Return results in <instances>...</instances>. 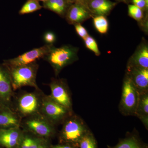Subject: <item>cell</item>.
Here are the masks:
<instances>
[{
    "instance_id": "35",
    "label": "cell",
    "mask_w": 148,
    "mask_h": 148,
    "mask_svg": "<svg viewBox=\"0 0 148 148\" xmlns=\"http://www.w3.org/2000/svg\"><path fill=\"white\" fill-rule=\"evenodd\" d=\"M0 148H2V147H1V146H0Z\"/></svg>"
},
{
    "instance_id": "13",
    "label": "cell",
    "mask_w": 148,
    "mask_h": 148,
    "mask_svg": "<svg viewBox=\"0 0 148 148\" xmlns=\"http://www.w3.org/2000/svg\"><path fill=\"white\" fill-rule=\"evenodd\" d=\"M21 120L18 114L10 107L0 106V129L20 127Z\"/></svg>"
},
{
    "instance_id": "14",
    "label": "cell",
    "mask_w": 148,
    "mask_h": 148,
    "mask_svg": "<svg viewBox=\"0 0 148 148\" xmlns=\"http://www.w3.org/2000/svg\"><path fill=\"white\" fill-rule=\"evenodd\" d=\"M90 16L89 12L84 5L75 3L71 6L66 14V19L70 24H80Z\"/></svg>"
},
{
    "instance_id": "18",
    "label": "cell",
    "mask_w": 148,
    "mask_h": 148,
    "mask_svg": "<svg viewBox=\"0 0 148 148\" xmlns=\"http://www.w3.org/2000/svg\"><path fill=\"white\" fill-rule=\"evenodd\" d=\"M68 0H47L43 2V7L61 16L66 15L68 10Z\"/></svg>"
},
{
    "instance_id": "32",
    "label": "cell",
    "mask_w": 148,
    "mask_h": 148,
    "mask_svg": "<svg viewBox=\"0 0 148 148\" xmlns=\"http://www.w3.org/2000/svg\"><path fill=\"white\" fill-rule=\"evenodd\" d=\"M146 4V8L148 9V0H144Z\"/></svg>"
},
{
    "instance_id": "33",
    "label": "cell",
    "mask_w": 148,
    "mask_h": 148,
    "mask_svg": "<svg viewBox=\"0 0 148 148\" xmlns=\"http://www.w3.org/2000/svg\"><path fill=\"white\" fill-rule=\"evenodd\" d=\"M36 1H42L43 2H44L46 1H47V0H36Z\"/></svg>"
},
{
    "instance_id": "10",
    "label": "cell",
    "mask_w": 148,
    "mask_h": 148,
    "mask_svg": "<svg viewBox=\"0 0 148 148\" xmlns=\"http://www.w3.org/2000/svg\"><path fill=\"white\" fill-rule=\"evenodd\" d=\"M14 95L8 69L3 64H0V106L11 108Z\"/></svg>"
},
{
    "instance_id": "25",
    "label": "cell",
    "mask_w": 148,
    "mask_h": 148,
    "mask_svg": "<svg viewBox=\"0 0 148 148\" xmlns=\"http://www.w3.org/2000/svg\"><path fill=\"white\" fill-rule=\"evenodd\" d=\"M128 12L131 17L138 21H140L143 17L142 10L134 5H128Z\"/></svg>"
},
{
    "instance_id": "26",
    "label": "cell",
    "mask_w": 148,
    "mask_h": 148,
    "mask_svg": "<svg viewBox=\"0 0 148 148\" xmlns=\"http://www.w3.org/2000/svg\"><path fill=\"white\" fill-rule=\"evenodd\" d=\"M43 40L46 44L53 45L56 40V37L53 32H47L44 35Z\"/></svg>"
},
{
    "instance_id": "30",
    "label": "cell",
    "mask_w": 148,
    "mask_h": 148,
    "mask_svg": "<svg viewBox=\"0 0 148 148\" xmlns=\"http://www.w3.org/2000/svg\"><path fill=\"white\" fill-rule=\"evenodd\" d=\"M49 141V140H46L38 148H49L51 145Z\"/></svg>"
},
{
    "instance_id": "9",
    "label": "cell",
    "mask_w": 148,
    "mask_h": 148,
    "mask_svg": "<svg viewBox=\"0 0 148 148\" xmlns=\"http://www.w3.org/2000/svg\"><path fill=\"white\" fill-rule=\"evenodd\" d=\"M49 86L50 88L51 98L69 110L73 112L71 94L66 80L52 79Z\"/></svg>"
},
{
    "instance_id": "31",
    "label": "cell",
    "mask_w": 148,
    "mask_h": 148,
    "mask_svg": "<svg viewBox=\"0 0 148 148\" xmlns=\"http://www.w3.org/2000/svg\"><path fill=\"white\" fill-rule=\"evenodd\" d=\"M69 1H72L75 2L76 3L84 5V0H69Z\"/></svg>"
},
{
    "instance_id": "28",
    "label": "cell",
    "mask_w": 148,
    "mask_h": 148,
    "mask_svg": "<svg viewBox=\"0 0 148 148\" xmlns=\"http://www.w3.org/2000/svg\"><path fill=\"white\" fill-rule=\"evenodd\" d=\"M134 5L139 8L143 9L146 8V4L144 0H132Z\"/></svg>"
},
{
    "instance_id": "5",
    "label": "cell",
    "mask_w": 148,
    "mask_h": 148,
    "mask_svg": "<svg viewBox=\"0 0 148 148\" xmlns=\"http://www.w3.org/2000/svg\"><path fill=\"white\" fill-rule=\"evenodd\" d=\"M20 127L25 132L48 140L56 133V126L40 113L22 119Z\"/></svg>"
},
{
    "instance_id": "4",
    "label": "cell",
    "mask_w": 148,
    "mask_h": 148,
    "mask_svg": "<svg viewBox=\"0 0 148 148\" xmlns=\"http://www.w3.org/2000/svg\"><path fill=\"white\" fill-rule=\"evenodd\" d=\"M39 65L37 62L28 65L8 69L14 91L24 86L39 89L36 82Z\"/></svg>"
},
{
    "instance_id": "12",
    "label": "cell",
    "mask_w": 148,
    "mask_h": 148,
    "mask_svg": "<svg viewBox=\"0 0 148 148\" xmlns=\"http://www.w3.org/2000/svg\"><path fill=\"white\" fill-rule=\"evenodd\" d=\"M126 75L131 80L139 93L148 92V69L127 67Z\"/></svg>"
},
{
    "instance_id": "8",
    "label": "cell",
    "mask_w": 148,
    "mask_h": 148,
    "mask_svg": "<svg viewBox=\"0 0 148 148\" xmlns=\"http://www.w3.org/2000/svg\"><path fill=\"white\" fill-rule=\"evenodd\" d=\"M53 45H47L34 49L17 57L3 60L2 64L8 69L24 66L37 62L44 57Z\"/></svg>"
},
{
    "instance_id": "17",
    "label": "cell",
    "mask_w": 148,
    "mask_h": 148,
    "mask_svg": "<svg viewBox=\"0 0 148 148\" xmlns=\"http://www.w3.org/2000/svg\"><path fill=\"white\" fill-rule=\"evenodd\" d=\"M109 148H148L147 144L143 143L138 135H131L122 139L116 145Z\"/></svg>"
},
{
    "instance_id": "20",
    "label": "cell",
    "mask_w": 148,
    "mask_h": 148,
    "mask_svg": "<svg viewBox=\"0 0 148 148\" xmlns=\"http://www.w3.org/2000/svg\"><path fill=\"white\" fill-rule=\"evenodd\" d=\"M24 135L18 148H38L46 140L29 132L24 131Z\"/></svg>"
},
{
    "instance_id": "23",
    "label": "cell",
    "mask_w": 148,
    "mask_h": 148,
    "mask_svg": "<svg viewBox=\"0 0 148 148\" xmlns=\"http://www.w3.org/2000/svg\"><path fill=\"white\" fill-rule=\"evenodd\" d=\"M93 23L95 29L101 34H105L108 29V22L104 16L99 15L93 18Z\"/></svg>"
},
{
    "instance_id": "21",
    "label": "cell",
    "mask_w": 148,
    "mask_h": 148,
    "mask_svg": "<svg viewBox=\"0 0 148 148\" xmlns=\"http://www.w3.org/2000/svg\"><path fill=\"white\" fill-rule=\"evenodd\" d=\"M78 148H98L97 141L90 130L79 141Z\"/></svg>"
},
{
    "instance_id": "24",
    "label": "cell",
    "mask_w": 148,
    "mask_h": 148,
    "mask_svg": "<svg viewBox=\"0 0 148 148\" xmlns=\"http://www.w3.org/2000/svg\"><path fill=\"white\" fill-rule=\"evenodd\" d=\"M86 46L89 50L94 52L97 56L101 54L100 51L98 48V44L95 40L88 35L84 40Z\"/></svg>"
},
{
    "instance_id": "7",
    "label": "cell",
    "mask_w": 148,
    "mask_h": 148,
    "mask_svg": "<svg viewBox=\"0 0 148 148\" xmlns=\"http://www.w3.org/2000/svg\"><path fill=\"white\" fill-rule=\"evenodd\" d=\"M140 93L129 77L126 75L123 80L120 112L126 116H135Z\"/></svg>"
},
{
    "instance_id": "15",
    "label": "cell",
    "mask_w": 148,
    "mask_h": 148,
    "mask_svg": "<svg viewBox=\"0 0 148 148\" xmlns=\"http://www.w3.org/2000/svg\"><path fill=\"white\" fill-rule=\"evenodd\" d=\"M127 68H143L148 69V47L143 44L138 49L128 63Z\"/></svg>"
},
{
    "instance_id": "11",
    "label": "cell",
    "mask_w": 148,
    "mask_h": 148,
    "mask_svg": "<svg viewBox=\"0 0 148 148\" xmlns=\"http://www.w3.org/2000/svg\"><path fill=\"white\" fill-rule=\"evenodd\" d=\"M24 133L20 127L0 129V146L5 148H18Z\"/></svg>"
},
{
    "instance_id": "22",
    "label": "cell",
    "mask_w": 148,
    "mask_h": 148,
    "mask_svg": "<svg viewBox=\"0 0 148 148\" xmlns=\"http://www.w3.org/2000/svg\"><path fill=\"white\" fill-rule=\"evenodd\" d=\"M42 7L38 1L36 0H28L22 6L19 11V14L21 15L27 14L35 12L40 10Z\"/></svg>"
},
{
    "instance_id": "27",
    "label": "cell",
    "mask_w": 148,
    "mask_h": 148,
    "mask_svg": "<svg viewBox=\"0 0 148 148\" xmlns=\"http://www.w3.org/2000/svg\"><path fill=\"white\" fill-rule=\"evenodd\" d=\"M75 27L77 34L84 40L88 36L86 29L80 24H75Z\"/></svg>"
},
{
    "instance_id": "34",
    "label": "cell",
    "mask_w": 148,
    "mask_h": 148,
    "mask_svg": "<svg viewBox=\"0 0 148 148\" xmlns=\"http://www.w3.org/2000/svg\"><path fill=\"white\" fill-rule=\"evenodd\" d=\"M121 1H126V0H121Z\"/></svg>"
},
{
    "instance_id": "1",
    "label": "cell",
    "mask_w": 148,
    "mask_h": 148,
    "mask_svg": "<svg viewBox=\"0 0 148 148\" xmlns=\"http://www.w3.org/2000/svg\"><path fill=\"white\" fill-rule=\"evenodd\" d=\"M45 95L40 89L33 92H24L14 95L11 109L22 119L40 113L42 102Z\"/></svg>"
},
{
    "instance_id": "3",
    "label": "cell",
    "mask_w": 148,
    "mask_h": 148,
    "mask_svg": "<svg viewBox=\"0 0 148 148\" xmlns=\"http://www.w3.org/2000/svg\"><path fill=\"white\" fill-rule=\"evenodd\" d=\"M77 50L72 46L56 48L53 45L43 59L50 64L57 77L64 68L77 60Z\"/></svg>"
},
{
    "instance_id": "6",
    "label": "cell",
    "mask_w": 148,
    "mask_h": 148,
    "mask_svg": "<svg viewBox=\"0 0 148 148\" xmlns=\"http://www.w3.org/2000/svg\"><path fill=\"white\" fill-rule=\"evenodd\" d=\"M40 114L56 127L63 124L69 116L74 113L53 100L49 95L43 98Z\"/></svg>"
},
{
    "instance_id": "19",
    "label": "cell",
    "mask_w": 148,
    "mask_h": 148,
    "mask_svg": "<svg viewBox=\"0 0 148 148\" xmlns=\"http://www.w3.org/2000/svg\"><path fill=\"white\" fill-rule=\"evenodd\" d=\"M115 4L109 0H92L90 6L98 15H104L108 13Z\"/></svg>"
},
{
    "instance_id": "16",
    "label": "cell",
    "mask_w": 148,
    "mask_h": 148,
    "mask_svg": "<svg viewBox=\"0 0 148 148\" xmlns=\"http://www.w3.org/2000/svg\"><path fill=\"white\" fill-rule=\"evenodd\" d=\"M135 116L138 117L148 130V92L140 93Z\"/></svg>"
},
{
    "instance_id": "2",
    "label": "cell",
    "mask_w": 148,
    "mask_h": 148,
    "mask_svg": "<svg viewBox=\"0 0 148 148\" xmlns=\"http://www.w3.org/2000/svg\"><path fill=\"white\" fill-rule=\"evenodd\" d=\"M62 125L58 137L59 144H69L78 148L79 141L90 131L82 119L74 113Z\"/></svg>"
},
{
    "instance_id": "29",
    "label": "cell",
    "mask_w": 148,
    "mask_h": 148,
    "mask_svg": "<svg viewBox=\"0 0 148 148\" xmlns=\"http://www.w3.org/2000/svg\"><path fill=\"white\" fill-rule=\"evenodd\" d=\"M49 148H79L69 144H59L55 145H51Z\"/></svg>"
}]
</instances>
